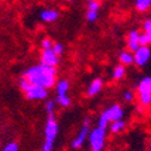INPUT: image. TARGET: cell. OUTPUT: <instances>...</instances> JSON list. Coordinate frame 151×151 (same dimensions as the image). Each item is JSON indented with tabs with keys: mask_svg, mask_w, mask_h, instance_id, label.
Instances as JSON below:
<instances>
[{
	"mask_svg": "<svg viewBox=\"0 0 151 151\" xmlns=\"http://www.w3.org/2000/svg\"><path fill=\"white\" fill-rule=\"evenodd\" d=\"M23 78L27 79L30 84L41 86L45 89H49L55 84L56 71H55V67H50L41 64L25 71Z\"/></svg>",
	"mask_w": 151,
	"mask_h": 151,
	"instance_id": "1",
	"label": "cell"
},
{
	"mask_svg": "<svg viewBox=\"0 0 151 151\" xmlns=\"http://www.w3.org/2000/svg\"><path fill=\"white\" fill-rule=\"evenodd\" d=\"M58 124H56L55 119L53 115H49L47 119V124H46V128H45V136H46V140L42 147V151H53V146H54V142L55 138L58 136Z\"/></svg>",
	"mask_w": 151,
	"mask_h": 151,
	"instance_id": "2",
	"label": "cell"
},
{
	"mask_svg": "<svg viewBox=\"0 0 151 151\" xmlns=\"http://www.w3.org/2000/svg\"><path fill=\"white\" fill-rule=\"evenodd\" d=\"M21 88L25 92V95L29 100H43L47 97V89L30 84L27 79H21Z\"/></svg>",
	"mask_w": 151,
	"mask_h": 151,
	"instance_id": "3",
	"label": "cell"
},
{
	"mask_svg": "<svg viewBox=\"0 0 151 151\" xmlns=\"http://www.w3.org/2000/svg\"><path fill=\"white\" fill-rule=\"evenodd\" d=\"M89 142L95 151H101L104 145V138H106V129L103 128H93L91 132H89Z\"/></svg>",
	"mask_w": 151,
	"mask_h": 151,
	"instance_id": "4",
	"label": "cell"
},
{
	"mask_svg": "<svg viewBox=\"0 0 151 151\" xmlns=\"http://www.w3.org/2000/svg\"><path fill=\"white\" fill-rule=\"evenodd\" d=\"M150 56H151L150 48L147 46H140L133 54V63H136L137 66L142 67L150 60Z\"/></svg>",
	"mask_w": 151,
	"mask_h": 151,
	"instance_id": "5",
	"label": "cell"
},
{
	"mask_svg": "<svg viewBox=\"0 0 151 151\" xmlns=\"http://www.w3.org/2000/svg\"><path fill=\"white\" fill-rule=\"evenodd\" d=\"M59 63V56L56 55L52 48L50 49H43L42 56H41V64L50 67H55Z\"/></svg>",
	"mask_w": 151,
	"mask_h": 151,
	"instance_id": "6",
	"label": "cell"
},
{
	"mask_svg": "<svg viewBox=\"0 0 151 151\" xmlns=\"http://www.w3.org/2000/svg\"><path fill=\"white\" fill-rule=\"evenodd\" d=\"M89 132H90V129H89V119H85V124L83 125L81 132H79L78 136L76 137L73 139V142H72V147L73 149H79L84 144V140L86 139Z\"/></svg>",
	"mask_w": 151,
	"mask_h": 151,
	"instance_id": "7",
	"label": "cell"
},
{
	"mask_svg": "<svg viewBox=\"0 0 151 151\" xmlns=\"http://www.w3.org/2000/svg\"><path fill=\"white\" fill-rule=\"evenodd\" d=\"M104 113H106V115H107L109 122H110V121L114 122V121L121 120V118H122V115H124L122 108H121L119 104H114L113 107H110L109 109H107Z\"/></svg>",
	"mask_w": 151,
	"mask_h": 151,
	"instance_id": "8",
	"label": "cell"
},
{
	"mask_svg": "<svg viewBox=\"0 0 151 151\" xmlns=\"http://www.w3.org/2000/svg\"><path fill=\"white\" fill-rule=\"evenodd\" d=\"M139 36H140V32H139L138 30H132V31L128 34L127 46H128V49H129L131 52H136V50L140 47Z\"/></svg>",
	"mask_w": 151,
	"mask_h": 151,
	"instance_id": "9",
	"label": "cell"
},
{
	"mask_svg": "<svg viewBox=\"0 0 151 151\" xmlns=\"http://www.w3.org/2000/svg\"><path fill=\"white\" fill-rule=\"evenodd\" d=\"M40 18L43 22H46V23H52V22L56 21L59 18V12L55 11V10L47 9V10H43L40 13Z\"/></svg>",
	"mask_w": 151,
	"mask_h": 151,
	"instance_id": "10",
	"label": "cell"
},
{
	"mask_svg": "<svg viewBox=\"0 0 151 151\" xmlns=\"http://www.w3.org/2000/svg\"><path fill=\"white\" fill-rule=\"evenodd\" d=\"M139 93H151V77H145L138 84Z\"/></svg>",
	"mask_w": 151,
	"mask_h": 151,
	"instance_id": "11",
	"label": "cell"
},
{
	"mask_svg": "<svg viewBox=\"0 0 151 151\" xmlns=\"http://www.w3.org/2000/svg\"><path fill=\"white\" fill-rule=\"evenodd\" d=\"M102 89V81L101 79H95L92 81V83L90 84L89 89H88V96H93L96 95V93H99Z\"/></svg>",
	"mask_w": 151,
	"mask_h": 151,
	"instance_id": "12",
	"label": "cell"
},
{
	"mask_svg": "<svg viewBox=\"0 0 151 151\" xmlns=\"http://www.w3.org/2000/svg\"><path fill=\"white\" fill-rule=\"evenodd\" d=\"M119 60L122 64V66H127L133 63V54L131 52H121L119 55Z\"/></svg>",
	"mask_w": 151,
	"mask_h": 151,
	"instance_id": "13",
	"label": "cell"
},
{
	"mask_svg": "<svg viewBox=\"0 0 151 151\" xmlns=\"http://www.w3.org/2000/svg\"><path fill=\"white\" fill-rule=\"evenodd\" d=\"M151 7V0H136V9L139 12L147 11Z\"/></svg>",
	"mask_w": 151,
	"mask_h": 151,
	"instance_id": "14",
	"label": "cell"
},
{
	"mask_svg": "<svg viewBox=\"0 0 151 151\" xmlns=\"http://www.w3.org/2000/svg\"><path fill=\"white\" fill-rule=\"evenodd\" d=\"M56 91H58V95H66L68 91V82L67 81L59 82L58 86H56Z\"/></svg>",
	"mask_w": 151,
	"mask_h": 151,
	"instance_id": "15",
	"label": "cell"
},
{
	"mask_svg": "<svg viewBox=\"0 0 151 151\" xmlns=\"http://www.w3.org/2000/svg\"><path fill=\"white\" fill-rule=\"evenodd\" d=\"M139 102L143 107L151 106V93H139Z\"/></svg>",
	"mask_w": 151,
	"mask_h": 151,
	"instance_id": "16",
	"label": "cell"
},
{
	"mask_svg": "<svg viewBox=\"0 0 151 151\" xmlns=\"http://www.w3.org/2000/svg\"><path fill=\"white\" fill-rule=\"evenodd\" d=\"M124 127H125V122L122 120H118V121H114L110 125V131L114 132V133H118V132L124 129Z\"/></svg>",
	"mask_w": 151,
	"mask_h": 151,
	"instance_id": "17",
	"label": "cell"
},
{
	"mask_svg": "<svg viewBox=\"0 0 151 151\" xmlns=\"http://www.w3.org/2000/svg\"><path fill=\"white\" fill-rule=\"evenodd\" d=\"M125 74V67L122 65H119L114 68V71H113V78L114 79H121L124 77Z\"/></svg>",
	"mask_w": 151,
	"mask_h": 151,
	"instance_id": "18",
	"label": "cell"
},
{
	"mask_svg": "<svg viewBox=\"0 0 151 151\" xmlns=\"http://www.w3.org/2000/svg\"><path fill=\"white\" fill-rule=\"evenodd\" d=\"M143 29H144V34L146 35L149 43H151V19H146L143 24Z\"/></svg>",
	"mask_w": 151,
	"mask_h": 151,
	"instance_id": "19",
	"label": "cell"
},
{
	"mask_svg": "<svg viewBox=\"0 0 151 151\" xmlns=\"http://www.w3.org/2000/svg\"><path fill=\"white\" fill-rule=\"evenodd\" d=\"M56 102L60 103L64 107L70 106V99L67 97V95H58V97H56Z\"/></svg>",
	"mask_w": 151,
	"mask_h": 151,
	"instance_id": "20",
	"label": "cell"
},
{
	"mask_svg": "<svg viewBox=\"0 0 151 151\" xmlns=\"http://www.w3.org/2000/svg\"><path fill=\"white\" fill-rule=\"evenodd\" d=\"M99 18V12L97 11H89L86 12V21L88 22H95Z\"/></svg>",
	"mask_w": 151,
	"mask_h": 151,
	"instance_id": "21",
	"label": "cell"
},
{
	"mask_svg": "<svg viewBox=\"0 0 151 151\" xmlns=\"http://www.w3.org/2000/svg\"><path fill=\"white\" fill-rule=\"evenodd\" d=\"M108 122H109V120H108V118H107V115H106V113H103V114L100 116V119H99V127L106 129Z\"/></svg>",
	"mask_w": 151,
	"mask_h": 151,
	"instance_id": "22",
	"label": "cell"
},
{
	"mask_svg": "<svg viewBox=\"0 0 151 151\" xmlns=\"http://www.w3.org/2000/svg\"><path fill=\"white\" fill-rule=\"evenodd\" d=\"M52 50L59 56V55H61L63 52H64V46H63L61 43H54V45L52 46Z\"/></svg>",
	"mask_w": 151,
	"mask_h": 151,
	"instance_id": "23",
	"label": "cell"
},
{
	"mask_svg": "<svg viewBox=\"0 0 151 151\" xmlns=\"http://www.w3.org/2000/svg\"><path fill=\"white\" fill-rule=\"evenodd\" d=\"M88 10L89 11H97L100 10V3L97 1V0H95V1H91L88 4Z\"/></svg>",
	"mask_w": 151,
	"mask_h": 151,
	"instance_id": "24",
	"label": "cell"
},
{
	"mask_svg": "<svg viewBox=\"0 0 151 151\" xmlns=\"http://www.w3.org/2000/svg\"><path fill=\"white\" fill-rule=\"evenodd\" d=\"M54 108H55V102H54V101H49V102L46 103V110L48 111L49 115H53Z\"/></svg>",
	"mask_w": 151,
	"mask_h": 151,
	"instance_id": "25",
	"label": "cell"
},
{
	"mask_svg": "<svg viewBox=\"0 0 151 151\" xmlns=\"http://www.w3.org/2000/svg\"><path fill=\"white\" fill-rule=\"evenodd\" d=\"M3 151H18V144L17 143H10L4 147Z\"/></svg>",
	"mask_w": 151,
	"mask_h": 151,
	"instance_id": "26",
	"label": "cell"
},
{
	"mask_svg": "<svg viewBox=\"0 0 151 151\" xmlns=\"http://www.w3.org/2000/svg\"><path fill=\"white\" fill-rule=\"evenodd\" d=\"M41 45H42V48H43V49H50L52 46H53V42H52L50 39H45Z\"/></svg>",
	"mask_w": 151,
	"mask_h": 151,
	"instance_id": "27",
	"label": "cell"
},
{
	"mask_svg": "<svg viewBox=\"0 0 151 151\" xmlns=\"http://www.w3.org/2000/svg\"><path fill=\"white\" fill-rule=\"evenodd\" d=\"M124 99L126 101H132V99H133V93H132V91H126L124 93Z\"/></svg>",
	"mask_w": 151,
	"mask_h": 151,
	"instance_id": "28",
	"label": "cell"
},
{
	"mask_svg": "<svg viewBox=\"0 0 151 151\" xmlns=\"http://www.w3.org/2000/svg\"><path fill=\"white\" fill-rule=\"evenodd\" d=\"M149 151H151V142H150V145H149Z\"/></svg>",
	"mask_w": 151,
	"mask_h": 151,
	"instance_id": "29",
	"label": "cell"
},
{
	"mask_svg": "<svg viewBox=\"0 0 151 151\" xmlns=\"http://www.w3.org/2000/svg\"><path fill=\"white\" fill-rule=\"evenodd\" d=\"M86 1L88 3H91V1H95V0H86Z\"/></svg>",
	"mask_w": 151,
	"mask_h": 151,
	"instance_id": "30",
	"label": "cell"
},
{
	"mask_svg": "<svg viewBox=\"0 0 151 151\" xmlns=\"http://www.w3.org/2000/svg\"><path fill=\"white\" fill-rule=\"evenodd\" d=\"M92 151H95V150H92Z\"/></svg>",
	"mask_w": 151,
	"mask_h": 151,
	"instance_id": "31",
	"label": "cell"
}]
</instances>
